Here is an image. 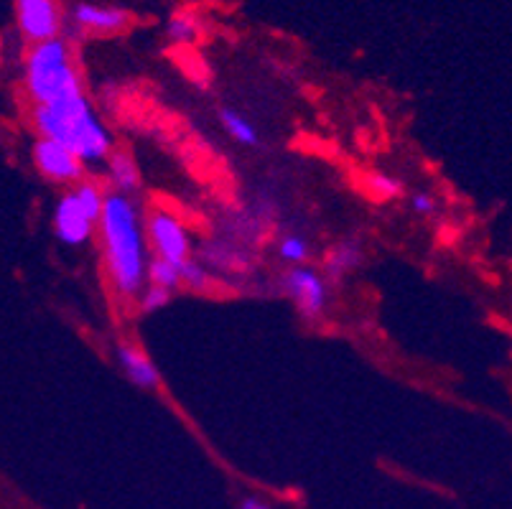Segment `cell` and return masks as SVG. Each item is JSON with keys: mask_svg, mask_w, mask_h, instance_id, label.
<instances>
[{"mask_svg": "<svg viewBox=\"0 0 512 509\" xmlns=\"http://www.w3.org/2000/svg\"><path fill=\"white\" fill-rule=\"evenodd\" d=\"M31 125L39 138L69 148L85 166L102 163L115 148L113 133L102 123L87 92H74L46 105H34Z\"/></svg>", "mask_w": 512, "mask_h": 509, "instance_id": "7a4b0ae2", "label": "cell"}, {"mask_svg": "<svg viewBox=\"0 0 512 509\" xmlns=\"http://www.w3.org/2000/svg\"><path fill=\"white\" fill-rule=\"evenodd\" d=\"M130 21H133V16H130L128 8L79 0L64 13V31L74 28L77 34L85 36H118L130 26Z\"/></svg>", "mask_w": 512, "mask_h": 509, "instance_id": "52a82bcc", "label": "cell"}, {"mask_svg": "<svg viewBox=\"0 0 512 509\" xmlns=\"http://www.w3.org/2000/svg\"><path fill=\"white\" fill-rule=\"evenodd\" d=\"M281 291L306 321L321 319L329 306L327 278L309 265H291L281 278Z\"/></svg>", "mask_w": 512, "mask_h": 509, "instance_id": "8992f818", "label": "cell"}, {"mask_svg": "<svg viewBox=\"0 0 512 509\" xmlns=\"http://www.w3.org/2000/svg\"><path fill=\"white\" fill-rule=\"evenodd\" d=\"M171 298H174V293L146 283V286H143V291L138 293L136 301H138V308H141V314L148 316V314H156V311H161V308L169 306Z\"/></svg>", "mask_w": 512, "mask_h": 509, "instance_id": "d6986e66", "label": "cell"}, {"mask_svg": "<svg viewBox=\"0 0 512 509\" xmlns=\"http://www.w3.org/2000/svg\"><path fill=\"white\" fill-rule=\"evenodd\" d=\"M202 36V23L192 13H174L166 21V39L174 44H194Z\"/></svg>", "mask_w": 512, "mask_h": 509, "instance_id": "9a60e30c", "label": "cell"}, {"mask_svg": "<svg viewBox=\"0 0 512 509\" xmlns=\"http://www.w3.org/2000/svg\"><path fill=\"white\" fill-rule=\"evenodd\" d=\"M276 252L278 258L291 268V265H306V260L311 258V245L299 232H286V235L278 237Z\"/></svg>", "mask_w": 512, "mask_h": 509, "instance_id": "5bb4252c", "label": "cell"}, {"mask_svg": "<svg viewBox=\"0 0 512 509\" xmlns=\"http://www.w3.org/2000/svg\"><path fill=\"white\" fill-rule=\"evenodd\" d=\"M179 278L181 288H189V291L204 293L212 286V273L207 270V265L197 258H189L184 265H179Z\"/></svg>", "mask_w": 512, "mask_h": 509, "instance_id": "e0dca14e", "label": "cell"}, {"mask_svg": "<svg viewBox=\"0 0 512 509\" xmlns=\"http://www.w3.org/2000/svg\"><path fill=\"white\" fill-rule=\"evenodd\" d=\"M143 227H146V242L148 250L153 252V258L166 260L176 268L192 258V235H189L186 224L176 214L153 209L143 219Z\"/></svg>", "mask_w": 512, "mask_h": 509, "instance_id": "5b68a950", "label": "cell"}, {"mask_svg": "<svg viewBox=\"0 0 512 509\" xmlns=\"http://www.w3.org/2000/svg\"><path fill=\"white\" fill-rule=\"evenodd\" d=\"M97 237L113 293L120 301H136L146 286L151 250L146 242L141 207L133 196L107 191L102 214L97 219Z\"/></svg>", "mask_w": 512, "mask_h": 509, "instance_id": "6da1fadb", "label": "cell"}, {"mask_svg": "<svg viewBox=\"0 0 512 509\" xmlns=\"http://www.w3.org/2000/svg\"><path fill=\"white\" fill-rule=\"evenodd\" d=\"M362 258H365V252H362V245L357 240L337 242L327 252V260H324V278L344 280L360 268Z\"/></svg>", "mask_w": 512, "mask_h": 509, "instance_id": "7c38bea8", "label": "cell"}, {"mask_svg": "<svg viewBox=\"0 0 512 509\" xmlns=\"http://www.w3.org/2000/svg\"><path fill=\"white\" fill-rule=\"evenodd\" d=\"M16 26L29 46L64 36V11L59 0H13Z\"/></svg>", "mask_w": 512, "mask_h": 509, "instance_id": "ba28073f", "label": "cell"}, {"mask_svg": "<svg viewBox=\"0 0 512 509\" xmlns=\"http://www.w3.org/2000/svg\"><path fill=\"white\" fill-rule=\"evenodd\" d=\"M220 125L225 128V133L230 135L235 143L245 148L260 146V133L253 123H250L240 110H232V107H222L220 110Z\"/></svg>", "mask_w": 512, "mask_h": 509, "instance_id": "4fadbf2b", "label": "cell"}, {"mask_svg": "<svg viewBox=\"0 0 512 509\" xmlns=\"http://www.w3.org/2000/svg\"><path fill=\"white\" fill-rule=\"evenodd\" d=\"M23 84L34 105H46L59 97L85 92L72 41L67 36H57L29 46L23 62Z\"/></svg>", "mask_w": 512, "mask_h": 509, "instance_id": "3957f363", "label": "cell"}, {"mask_svg": "<svg viewBox=\"0 0 512 509\" xmlns=\"http://www.w3.org/2000/svg\"><path fill=\"white\" fill-rule=\"evenodd\" d=\"M102 163H105V181L113 194L133 196L141 189V168H138V161L128 151L113 148V153Z\"/></svg>", "mask_w": 512, "mask_h": 509, "instance_id": "8fae6325", "label": "cell"}, {"mask_svg": "<svg viewBox=\"0 0 512 509\" xmlns=\"http://www.w3.org/2000/svg\"><path fill=\"white\" fill-rule=\"evenodd\" d=\"M146 283L164 288V291H169V293L179 291L181 288L179 268L171 263H166V260L151 258V263H148V270H146Z\"/></svg>", "mask_w": 512, "mask_h": 509, "instance_id": "2e32d148", "label": "cell"}, {"mask_svg": "<svg viewBox=\"0 0 512 509\" xmlns=\"http://www.w3.org/2000/svg\"><path fill=\"white\" fill-rule=\"evenodd\" d=\"M115 357H118L120 370L125 372L130 382L136 387H143V390H156L158 382H161V372L153 364V359L143 352L136 344H118L115 347Z\"/></svg>", "mask_w": 512, "mask_h": 509, "instance_id": "30bf717a", "label": "cell"}, {"mask_svg": "<svg viewBox=\"0 0 512 509\" xmlns=\"http://www.w3.org/2000/svg\"><path fill=\"white\" fill-rule=\"evenodd\" d=\"M31 158H34V166L39 168V174L51 184L74 186L85 179V163L79 161L69 148L59 146L54 140L36 138Z\"/></svg>", "mask_w": 512, "mask_h": 509, "instance_id": "9c48e42d", "label": "cell"}, {"mask_svg": "<svg viewBox=\"0 0 512 509\" xmlns=\"http://www.w3.org/2000/svg\"><path fill=\"white\" fill-rule=\"evenodd\" d=\"M105 186L95 179H82L74 184L67 194L59 196L54 207V235L67 247H85L90 245L92 237L97 235V219L105 204Z\"/></svg>", "mask_w": 512, "mask_h": 509, "instance_id": "277c9868", "label": "cell"}, {"mask_svg": "<svg viewBox=\"0 0 512 509\" xmlns=\"http://www.w3.org/2000/svg\"><path fill=\"white\" fill-rule=\"evenodd\" d=\"M240 509H273L271 504L265 502V499H258V497H248V499H242Z\"/></svg>", "mask_w": 512, "mask_h": 509, "instance_id": "44dd1931", "label": "cell"}, {"mask_svg": "<svg viewBox=\"0 0 512 509\" xmlns=\"http://www.w3.org/2000/svg\"><path fill=\"white\" fill-rule=\"evenodd\" d=\"M411 209L418 214V217H431L439 209V202H436V196L431 191H416L411 196Z\"/></svg>", "mask_w": 512, "mask_h": 509, "instance_id": "ffe728a7", "label": "cell"}, {"mask_svg": "<svg viewBox=\"0 0 512 509\" xmlns=\"http://www.w3.org/2000/svg\"><path fill=\"white\" fill-rule=\"evenodd\" d=\"M365 184L370 194L380 199V202H393V199L403 194V181L393 174H385V171H372Z\"/></svg>", "mask_w": 512, "mask_h": 509, "instance_id": "ac0fdd59", "label": "cell"}]
</instances>
